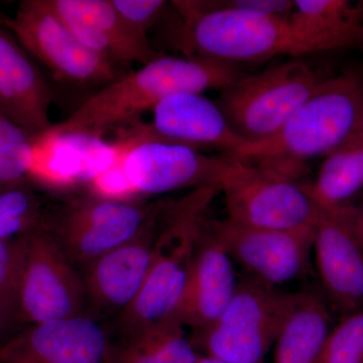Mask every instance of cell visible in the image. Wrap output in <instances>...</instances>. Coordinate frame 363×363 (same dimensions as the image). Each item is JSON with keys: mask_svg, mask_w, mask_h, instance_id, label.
I'll use <instances>...</instances> for the list:
<instances>
[{"mask_svg": "<svg viewBox=\"0 0 363 363\" xmlns=\"http://www.w3.org/2000/svg\"><path fill=\"white\" fill-rule=\"evenodd\" d=\"M240 77V71L231 64L164 55L104 86L64 123L49 130L60 138H96L135 121L172 95L221 91Z\"/></svg>", "mask_w": 363, "mask_h": 363, "instance_id": "cell-1", "label": "cell"}, {"mask_svg": "<svg viewBox=\"0 0 363 363\" xmlns=\"http://www.w3.org/2000/svg\"><path fill=\"white\" fill-rule=\"evenodd\" d=\"M363 130V73L324 79L283 128L245 143L233 157L269 167L298 181L306 162L327 156Z\"/></svg>", "mask_w": 363, "mask_h": 363, "instance_id": "cell-2", "label": "cell"}, {"mask_svg": "<svg viewBox=\"0 0 363 363\" xmlns=\"http://www.w3.org/2000/svg\"><path fill=\"white\" fill-rule=\"evenodd\" d=\"M179 14L172 45L190 58L253 63L308 55L288 20L240 9H213L203 1H172Z\"/></svg>", "mask_w": 363, "mask_h": 363, "instance_id": "cell-3", "label": "cell"}, {"mask_svg": "<svg viewBox=\"0 0 363 363\" xmlns=\"http://www.w3.org/2000/svg\"><path fill=\"white\" fill-rule=\"evenodd\" d=\"M216 187L193 190L162 215L145 283L118 317L123 337L175 320L187 286L198 235Z\"/></svg>", "mask_w": 363, "mask_h": 363, "instance_id": "cell-4", "label": "cell"}, {"mask_svg": "<svg viewBox=\"0 0 363 363\" xmlns=\"http://www.w3.org/2000/svg\"><path fill=\"white\" fill-rule=\"evenodd\" d=\"M286 293L253 281L240 279L225 310L190 340L199 354L229 363H264L295 302Z\"/></svg>", "mask_w": 363, "mask_h": 363, "instance_id": "cell-5", "label": "cell"}, {"mask_svg": "<svg viewBox=\"0 0 363 363\" xmlns=\"http://www.w3.org/2000/svg\"><path fill=\"white\" fill-rule=\"evenodd\" d=\"M116 157L105 173L121 179L123 193L143 196L218 188L227 160L226 155L207 156L199 150L164 140L150 125H138L126 136L117 147Z\"/></svg>", "mask_w": 363, "mask_h": 363, "instance_id": "cell-6", "label": "cell"}, {"mask_svg": "<svg viewBox=\"0 0 363 363\" xmlns=\"http://www.w3.org/2000/svg\"><path fill=\"white\" fill-rule=\"evenodd\" d=\"M171 201L143 203L93 194L72 198L54 214L45 216L44 226L77 269L94 260L136 234L161 214Z\"/></svg>", "mask_w": 363, "mask_h": 363, "instance_id": "cell-7", "label": "cell"}, {"mask_svg": "<svg viewBox=\"0 0 363 363\" xmlns=\"http://www.w3.org/2000/svg\"><path fill=\"white\" fill-rule=\"evenodd\" d=\"M323 80L307 63L293 60L240 76L220 91L216 104L236 135L257 143L278 133Z\"/></svg>", "mask_w": 363, "mask_h": 363, "instance_id": "cell-8", "label": "cell"}, {"mask_svg": "<svg viewBox=\"0 0 363 363\" xmlns=\"http://www.w3.org/2000/svg\"><path fill=\"white\" fill-rule=\"evenodd\" d=\"M226 156L218 189L223 194L227 218L281 230L315 226L320 210L306 185L269 167Z\"/></svg>", "mask_w": 363, "mask_h": 363, "instance_id": "cell-9", "label": "cell"}, {"mask_svg": "<svg viewBox=\"0 0 363 363\" xmlns=\"http://www.w3.org/2000/svg\"><path fill=\"white\" fill-rule=\"evenodd\" d=\"M16 324L45 323L88 314L84 281L44 226L25 234Z\"/></svg>", "mask_w": 363, "mask_h": 363, "instance_id": "cell-10", "label": "cell"}, {"mask_svg": "<svg viewBox=\"0 0 363 363\" xmlns=\"http://www.w3.org/2000/svg\"><path fill=\"white\" fill-rule=\"evenodd\" d=\"M26 52L40 60L56 80L75 85H107L121 77L116 64L86 47L48 6L21 1L13 18L0 20Z\"/></svg>", "mask_w": 363, "mask_h": 363, "instance_id": "cell-11", "label": "cell"}, {"mask_svg": "<svg viewBox=\"0 0 363 363\" xmlns=\"http://www.w3.org/2000/svg\"><path fill=\"white\" fill-rule=\"evenodd\" d=\"M206 222L233 264L247 272V278L279 289L309 272L315 226L281 230L209 216Z\"/></svg>", "mask_w": 363, "mask_h": 363, "instance_id": "cell-12", "label": "cell"}, {"mask_svg": "<svg viewBox=\"0 0 363 363\" xmlns=\"http://www.w3.org/2000/svg\"><path fill=\"white\" fill-rule=\"evenodd\" d=\"M355 207L320 211L313 253L327 304L340 318L363 309V240Z\"/></svg>", "mask_w": 363, "mask_h": 363, "instance_id": "cell-13", "label": "cell"}, {"mask_svg": "<svg viewBox=\"0 0 363 363\" xmlns=\"http://www.w3.org/2000/svg\"><path fill=\"white\" fill-rule=\"evenodd\" d=\"M111 344L86 314L26 326L0 346V363H107Z\"/></svg>", "mask_w": 363, "mask_h": 363, "instance_id": "cell-14", "label": "cell"}, {"mask_svg": "<svg viewBox=\"0 0 363 363\" xmlns=\"http://www.w3.org/2000/svg\"><path fill=\"white\" fill-rule=\"evenodd\" d=\"M168 207L135 238L83 269L87 305L93 311L119 317L135 301L147 278L162 217Z\"/></svg>", "mask_w": 363, "mask_h": 363, "instance_id": "cell-15", "label": "cell"}, {"mask_svg": "<svg viewBox=\"0 0 363 363\" xmlns=\"http://www.w3.org/2000/svg\"><path fill=\"white\" fill-rule=\"evenodd\" d=\"M47 4L80 42L113 63L143 66L164 55L124 20L111 0H47Z\"/></svg>", "mask_w": 363, "mask_h": 363, "instance_id": "cell-16", "label": "cell"}, {"mask_svg": "<svg viewBox=\"0 0 363 363\" xmlns=\"http://www.w3.org/2000/svg\"><path fill=\"white\" fill-rule=\"evenodd\" d=\"M203 219L185 293L175 320L193 330L215 321L230 302L238 281L233 259Z\"/></svg>", "mask_w": 363, "mask_h": 363, "instance_id": "cell-17", "label": "cell"}, {"mask_svg": "<svg viewBox=\"0 0 363 363\" xmlns=\"http://www.w3.org/2000/svg\"><path fill=\"white\" fill-rule=\"evenodd\" d=\"M150 128L160 138L193 149L217 147L233 156L245 142L236 135L216 101L201 93H179L152 109Z\"/></svg>", "mask_w": 363, "mask_h": 363, "instance_id": "cell-18", "label": "cell"}, {"mask_svg": "<svg viewBox=\"0 0 363 363\" xmlns=\"http://www.w3.org/2000/svg\"><path fill=\"white\" fill-rule=\"evenodd\" d=\"M52 95L25 50L0 26V114L33 135L49 130Z\"/></svg>", "mask_w": 363, "mask_h": 363, "instance_id": "cell-19", "label": "cell"}, {"mask_svg": "<svg viewBox=\"0 0 363 363\" xmlns=\"http://www.w3.org/2000/svg\"><path fill=\"white\" fill-rule=\"evenodd\" d=\"M288 23L308 55L363 45V4L296 0Z\"/></svg>", "mask_w": 363, "mask_h": 363, "instance_id": "cell-20", "label": "cell"}, {"mask_svg": "<svg viewBox=\"0 0 363 363\" xmlns=\"http://www.w3.org/2000/svg\"><path fill=\"white\" fill-rule=\"evenodd\" d=\"M331 310L321 291L296 293L274 346V363H320L329 332Z\"/></svg>", "mask_w": 363, "mask_h": 363, "instance_id": "cell-21", "label": "cell"}, {"mask_svg": "<svg viewBox=\"0 0 363 363\" xmlns=\"http://www.w3.org/2000/svg\"><path fill=\"white\" fill-rule=\"evenodd\" d=\"M306 187L320 211L350 206L363 190V130L327 155L316 179Z\"/></svg>", "mask_w": 363, "mask_h": 363, "instance_id": "cell-22", "label": "cell"}, {"mask_svg": "<svg viewBox=\"0 0 363 363\" xmlns=\"http://www.w3.org/2000/svg\"><path fill=\"white\" fill-rule=\"evenodd\" d=\"M198 357L185 327L169 320L112 343L107 363H194Z\"/></svg>", "mask_w": 363, "mask_h": 363, "instance_id": "cell-23", "label": "cell"}, {"mask_svg": "<svg viewBox=\"0 0 363 363\" xmlns=\"http://www.w3.org/2000/svg\"><path fill=\"white\" fill-rule=\"evenodd\" d=\"M33 162V133L0 114V191L28 185Z\"/></svg>", "mask_w": 363, "mask_h": 363, "instance_id": "cell-24", "label": "cell"}, {"mask_svg": "<svg viewBox=\"0 0 363 363\" xmlns=\"http://www.w3.org/2000/svg\"><path fill=\"white\" fill-rule=\"evenodd\" d=\"M320 363H363V309L340 318L331 328Z\"/></svg>", "mask_w": 363, "mask_h": 363, "instance_id": "cell-25", "label": "cell"}, {"mask_svg": "<svg viewBox=\"0 0 363 363\" xmlns=\"http://www.w3.org/2000/svg\"><path fill=\"white\" fill-rule=\"evenodd\" d=\"M25 250V235L14 240H0V310L11 326L16 324L18 286Z\"/></svg>", "mask_w": 363, "mask_h": 363, "instance_id": "cell-26", "label": "cell"}, {"mask_svg": "<svg viewBox=\"0 0 363 363\" xmlns=\"http://www.w3.org/2000/svg\"><path fill=\"white\" fill-rule=\"evenodd\" d=\"M118 13L135 30L147 35L157 25L169 4L164 0H111Z\"/></svg>", "mask_w": 363, "mask_h": 363, "instance_id": "cell-27", "label": "cell"}, {"mask_svg": "<svg viewBox=\"0 0 363 363\" xmlns=\"http://www.w3.org/2000/svg\"><path fill=\"white\" fill-rule=\"evenodd\" d=\"M11 327V325L9 323L4 315L2 314L1 310H0V346L9 339L6 335Z\"/></svg>", "mask_w": 363, "mask_h": 363, "instance_id": "cell-28", "label": "cell"}, {"mask_svg": "<svg viewBox=\"0 0 363 363\" xmlns=\"http://www.w3.org/2000/svg\"><path fill=\"white\" fill-rule=\"evenodd\" d=\"M194 363H229L223 360L217 359V358L206 357V355L199 354L197 360Z\"/></svg>", "mask_w": 363, "mask_h": 363, "instance_id": "cell-29", "label": "cell"}, {"mask_svg": "<svg viewBox=\"0 0 363 363\" xmlns=\"http://www.w3.org/2000/svg\"><path fill=\"white\" fill-rule=\"evenodd\" d=\"M357 228L358 233L362 236L363 240V212L358 215L357 218Z\"/></svg>", "mask_w": 363, "mask_h": 363, "instance_id": "cell-30", "label": "cell"}]
</instances>
